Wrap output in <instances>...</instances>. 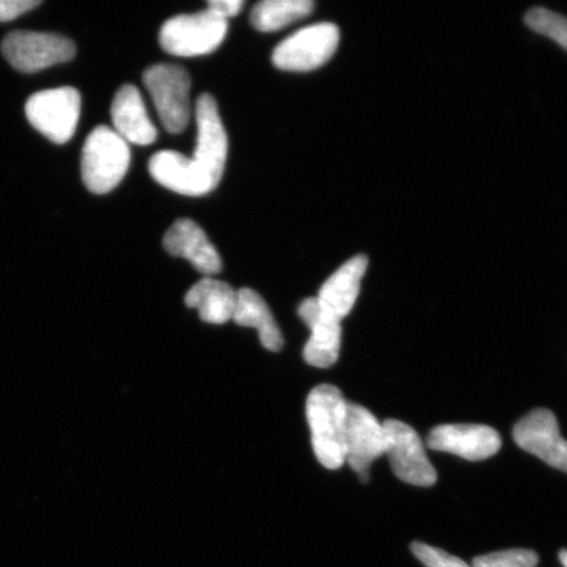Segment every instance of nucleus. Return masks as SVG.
<instances>
[{
  "instance_id": "1",
  "label": "nucleus",
  "mask_w": 567,
  "mask_h": 567,
  "mask_svg": "<svg viewBox=\"0 0 567 567\" xmlns=\"http://www.w3.org/2000/svg\"><path fill=\"white\" fill-rule=\"evenodd\" d=\"M349 402L334 385L323 384L311 390L307 400V416L315 455L330 471L346 463V417Z\"/></svg>"
},
{
  "instance_id": "2",
  "label": "nucleus",
  "mask_w": 567,
  "mask_h": 567,
  "mask_svg": "<svg viewBox=\"0 0 567 567\" xmlns=\"http://www.w3.org/2000/svg\"><path fill=\"white\" fill-rule=\"evenodd\" d=\"M131 165V148L110 126L99 125L82 151V179L92 194L104 195L124 179Z\"/></svg>"
},
{
  "instance_id": "3",
  "label": "nucleus",
  "mask_w": 567,
  "mask_h": 567,
  "mask_svg": "<svg viewBox=\"0 0 567 567\" xmlns=\"http://www.w3.org/2000/svg\"><path fill=\"white\" fill-rule=\"evenodd\" d=\"M197 140L189 166L207 195L223 179L229 142L215 97L203 94L196 102Z\"/></svg>"
},
{
  "instance_id": "4",
  "label": "nucleus",
  "mask_w": 567,
  "mask_h": 567,
  "mask_svg": "<svg viewBox=\"0 0 567 567\" xmlns=\"http://www.w3.org/2000/svg\"><path fill=\"white\" fill-rule=\"evenodd\" d=\"M228 28V21L204 10L168 19L161 28L159 42L163 51L173 55H205L223 44Z\"/></svg>"
},
{
  "instance_id": "5",
  "label": "nucleus",
  "mask_w": 567,
  "mask_h": 567,
  "mask_svg": "<svg viewBox=\"0 0 567 567\" xmlns=\"http://www.w3.org/2000/svg\"><path fill=\"white\" fill-rule=\"evenodd\" d=\"M82 99L73 87L40 91L28 99L25 115L34 130L56 145L73 138L80 122Z\"/></svg>"
},
{
  "instance_id": "6",
  "label": "nucleus",
  "mask_w": 567,
  "mask_h": 567,
  "mask_svg": "<svg viewBox=\"0 0 567 567\" xmlns=\"http://www.w3.org/2000/svg\"><path fill=\"white\" fill-rule=\"evenodd\" d=\"M144 83L165 130L172 134L186 130L190 116L187 71L172 63H158L145 71Z\"/></svg>"
},
{
  "instance_id": "7",
  "label": "nucleus",
  "mask_w": 567,
  "mask_h": 567,
  "mask_svg": "<svg viewBox=\"0 0 567 567\" xmlns=\"http://www.w3.org/2000/svg\"><path fill=\"white\" fill-rule=\"evenodd\" d=\"M339 40L340 32L336 24L318 23L305 27L275 48L274 65L284 71H296V73L316 70L332 59Z\"/></svg>"
},
{
  "instance_id": "8",
  "label": "nucleus",
  "mask_w": 567,
  "mask_h": 567,
  "mask_svg": "<svg viewBox=\"0 0 567 567\" xmlns=\"http://www.w3.org/2000/svg\"><path fill=\"white\" fill-rule=\"evenodd\" d=\"M2 52L17 70L35 73L73 60L76 49L73 41L59 34L16 31L6 35Z\"/></svg>"
},
{
  "instance_id": "9",
  "label": "nucleus",
  "mask_w": 567,
  "mask_h": 567,
  "mask_svg": "<svg viewBox=\"0 0 567 567\" xmlns=\"http://www.w3.org/2000/svg\"><path fill=\"white\" fill-rule=\"evenodd\" d=\"M346 463L361 481H370V466L375 458L386 455L388 439L384 424L370 410L350 403L346 417Z\"/></svg>"
},
{
  "instance_id": "10",
  "label": "nucleus",
  "mask_w": 567,
  "mask_h": 567,
  "mask_svg": "<svg viewBox=\"0 0 567 567\" xmlns=\"http://www.w3.org/2000/svg\"><path fill=\"white\" fill-rule=\"evenodd\" d=\"M382 424L388 439L386 455L395 476L410 485L434 486L437 473L425 455L424 445L417 432L402 421L386 420Z\"/></svg>"
},
{
  "instance_id": "11",
  "label": "nucleus",
  "mask_w": 567,
  "mask_h": 567,
  "mask_svg": "<svg viewBox=\"0 0 567 567\" xmlns=\"http://www.w3.org/2000/svg\"><path fill=\"white\" fill-rule=\"evenodd\" d=\"M523 451L567 473V441L559 434L557 417L547 409H537L522 417L513 431Z\"/></svg>"
},
{
  "instance_id": "12",
  "label": "nucleus",
  "mask_w": 567,
  "mask_h": 567,
  "mask_svg": "<svg viewBox=\"0 0 567 567\" xmlns=\"http://www.w3.org/2000/svg\"><path fill=\"white\" fill-rule=\"evenodd\" d=\"M425 444L432 451L481 461L499 452L502 439L498 431L485 424H442L430 432Z\"/></svg>"
},
{
  "instance_id": "13",
  "label": "nucleus",
  "mask_w": 567,
  "mask_h": 567,
  "mask_svg": "<svg viewBox=\"0 0 567 567\" xmlns=\"http://www.w3.org/2000/svg\"><path fill=\"white\" fill-rule=\"evenodd\" d=\"M299 316L311 331L303 349L305 361L316 368L334 365L339 358L340 344H342L340 322L323 313L317 297H309L300 303Z\"/></svg>"
},
{
  "instance_id": "14",
  "label": "nucleus",
  "mask_w": 567,
  "mask_h": 567,
  "mask_svg": "<svg viewBox=\"0 0 567 567\" xmlns=\"http://www.w3.org/2000/svg\"><path fill=\"white\" fill-rule=\"evenodd\" d=\"M163 247L174 257L189 260L205 278H210L223 269V260L216 247L193 219H177L165 234Z\"/></svg>"
},
{
  "instance_id": "15",
  "label": "nucleus",
  "mask_w": 567,
  "mask_h": 567,
  "mask_svg": "<svg viewBox=\"0 0 567 567\" xmlns=\"http://www.w3.org/2000/svg\"><path fill=\"white\" fill-rule=\"evenodd\" d=\"M112 130L127 144L147 146L158 138L157 127L146 111L141 92L133 84H124L113 97L111 106Z\"/></svg>"
},
{
  "instance_id": "16",
  "label": "nucleus",
  "mask_w": 567,
  "mask_h": 567,
  "mask_svg": "<svg viewBox=\"0 0 567 567\" xmlns=\"http://www.w3.org/2000/svg\"><path fill=\"white\" fill-rule=\"evenodd\" d=\"M368 268L365 255H357L337 269L324 281L317 296L319 307L326 316L342 322L351 313L360 292V282Z\"/></svg>"
},
{
  "instance_id": "17",
  "label": "nucleus",
  "mask_w": 567,
  "mask_h": 567,
  "mask_svg": "<svg viewBox=\"0 0 567 567\" xmlns=\"http://www.w3.org/2000/svg\"><path fill=\"white\" fill-rule=\"evenodd\" d=\"M233 321L245 328H254L259 332L260 343L265 349L279 352L284 346L278 322L269 310L267 302L254 289L244 288L237 292L236 309Z\"/></svg>"
},
{
  "instance_id": "18",
  "label": "nucleus",
  "mask_w": 567,
  "mask_h": 567,
  "mask_svg": "<svg viewBox=\"0 0 567 567\" xmlns=\"http://www.w3.org/2000/svg\"><path fill=\"white\" fill-rule=\"evenodd\" d=\"M184 301L198 311L204 322L223 324L233 319L237 292L228 282L204 278L188 290Z\"/></svg>"
},
{
  "instance_id": "19",
  "label": "nucleus",
  "mask_w": 567,
  "mask_h": 567,
  "mask_svg": "<svg viewBox=\"0 0 567 567\" xmlns=\"http://www.w3.org/2000/svg\"><path fill=\"white\" fill-rule=\"evenodd\" d=\"M315 7L311 0H264L254 6L251 25L259 32H278L309 17Z\"/></svg>"
},
{
  "instance_id": "20",
  "label": "nucleus",
  "mask_w": 567,
  "mask_h": 567,
  "mask_svg": "<svg viewBox=\"0 0 567 567\" xmlns=\"http://www.w3.org/2000/svg\"><path fill=\"white\" fill-rule=\"evenodd\" d=\"M526 24L532 31L555 40L567 51V18L542 7H535L527 12Z\"/></svg>"
},
{
  "instance_id": "21",
  "label": "nucleus",
  "mask_w": 567,
  "mask_h": 567,
  "mask_svg": "<svg viewBox=\"0 0 567 567\" xmlns=\"http://www.w3.org/2000/svg\"><path fill=\"white\" fill-rule=\"evenodd\" d=\"M537 553L529 549H508L488 553L473 559L472 567H536Z\"/></svg>"
},
{
  "instance_id": "22",
  "label": "nucleus",
  "mask_w": 567,
  "mask_h": 567,
  "mask_svg": "<svg viewBox=\"0 0 567 567\" xmlns=\"http://www.w3.org/2000/svg\"><path fill=\"white\" fill-rule=\"evenodd\" d=\"M411 550L425 567H472L463 559L421 542L411 544Z\"/></svg>"
},
{
  "instance_id": "23",
  "label": "nucleus",
  "mask_w": 567,
  "mask_h": 567,
  "mask_svg": "<svg viewBox=\"0 0 567 567\" xmlns=\"http://www.w3.org/2000/svg\"><path fill=\"white\" fill-rule=\"evenodd\" d=\"M41 4V0H0V21H11Z\"/></svg>"
},
{
  "instance_id": "24",
  "label": "nucleus",
  "mask_w": 567,
  "mask_h": 567,
  "mask_svg": "<svg viewBox=\"0 0 567 567\" xmlns=\"http://www.w3.org/2000/svg\"><path fill=\"white\" fill-rule=\"evenodd\" d=\"M244 6V0H210L208 10L228 21L230 18L237 17Z\"/></svg>"
},
{
  "instance_id": "25",
  "label": "nucleus",
  "mask_w": 567,
  "mask_h": 567,
  "mask_svg": "<svg viewBox=\"0 0 567 567\" xmlns=\"http://www.w3.org/2000/svg\"><path fill=\"white\" fill-rule=\"evenodd\" d=\"M559 561H561V564L565 567H567V550L566 549L559 551Z\"/></svg>"
}]
</instances>
